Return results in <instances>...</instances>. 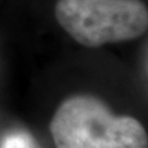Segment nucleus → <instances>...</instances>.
Returning a JSON list of instances; mask_svg holds the SVG:
<instances>
[{"mask_svg": "<svg viewBox=\"0 0 148 148\" xmlns=\"http://www.w3.org/2000/svg\"><path fill=\"white\" fill-rule=\"evenodd\" d=\"M49 128L56 148H148L138 120L115 116L103 101L88 95L63 101Z\"/></svg>", "mask_w": 148, "mask_h": 148, "instance_id": "f257e3e1", "label": "nucleus"}, {"mask_svg": "<svg viewBox=\"0 0 148 148\" xmlns=\"http://www.w3.org/2000/svg\"><path fill=\"white\" fill-rule=\"evenodd\" d=\"M54 16L84 47L138 38L148 29V10L141 0H58Z\"/></svg>", "mask_w": 148, "mask_h": 148, "instance_id": "f03ea898", "label": "nucleus"}, {"mask_svg": "<svg viewBox=\"0 0 148 148\" xmlns=\"http://www.w3.org/2000/svg\"><path fill=\"white\" fill-rule=\"evenodd\" d=\"M0 148H38L35 140L26 132H11L4 137Z\"/></svg>", "mask_w": 148, "mask_h": 148, "instance_id": "7ed1b4c3", "label": "nucleus"}]
</instances>
